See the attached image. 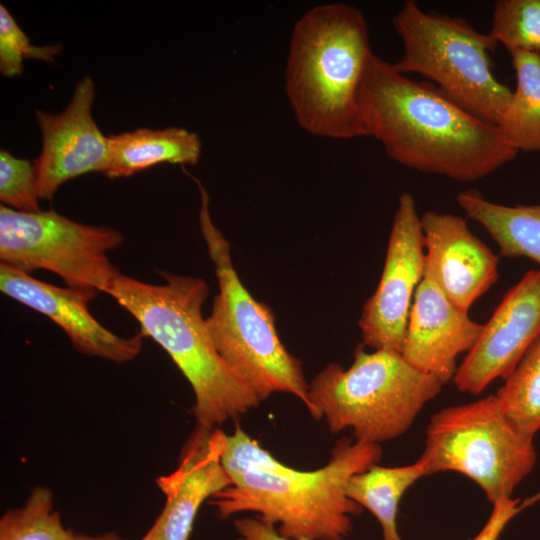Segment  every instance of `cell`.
Masks as SVG:
<instances>
[{
  "instance_id": "obj_1",
  "label": "cell",
  "mask_w": 540,
  "mask_h": 540,
  "mask_svg": "<svg viewBox=\"0 0 540 540\" xmlns=\"http://www.w3.org/2000/svg\"><path fill=\"white\" fill-rule=\"evenodd\" d=\"M365 136L399 164L473 182L518 151L499 128L467 111L432 83L415 81L372 54L358 94Z\"/></svg>"
},
{
  "instance_id": "obj_2",
  "label": "cell",
  "mask_w": 540,
  "mask_h": 540,
  "mask_svg": "<svg viewBox=\"0 0 540 540\" xmlns=\"http://www.w3.org/2000/svg\"><path fill=\"white\" fill-rule=\"evenodd\" d=\"M382 448L343 437L327 464L297 470L276 459L239 425L224 436L221 462L232 484L212 497L221 518L253 512L288 539L344 540L363 508L349 480L379 462Z\"/></svg>"
},
{
  "instance_id": "obj_3",
  "label": "cell",
  "mask_w": 540,
  "mask_h": 540,
  "mask_svg": "<svg viewBox=\"0 0 540 540\" xmlns=\"http://www.w3.org/2000/svg\"><path fill=\"white\" fill-rule=\"evenodd\" d=\"M165 283H145L122 274L106 294L113 297L171 357L192 387L199 426L214 429L257 407L261 400L218 353L202 305L209 289L198 277L159 271Z\"/></svg>"
},
{
  "instance_id": "obj_4",
  "label": "cell",
  "mask_w": 540,
  "mask_h": 540,
  "mask_svg": "<svg viewBox=\"0 0 540 540\" xmlns=\"http://www.w3.org/2000/svg\"><path fill=\"white\" fill-rule=\"evenodd\" d=\"M373 52L363 13L326 3L295 22L285 66V94L307 133L338 140L365 136L358 94Z\"/></svg>"
},
{
  "instance_id": "obj_5",
  "label": "cell",
  "mask_w": 540,
  "mask_h": 540,
  "mask_svg": "<svg viewBox=\"0 0 540 540\" xmlns=\"http://www.w3.org/2000/svg\"><path fill=\"white\" fill-rule=\"evenodd\" d=\"M443 385L399 352L358 347L348 369L332 363L315 376L308 411L332 433L350 428L356 441L380 445L407 432Z\"/></svg>"
},
{
  "instance_id": "obj_6",
  "label": "cell",
  "mask_w": 540,
  "mask_h": 540,
  "mask_svg": "<svg viewBox=\"0 0 540 540\" xmlns=\"http://www.w3.org/2000/svg\"><path fill=\"white\" fill-rule=\"evenodd\" d=\"M193 179L201 195L200 230L219 287L206 318L218 353L261 401L274 393H289L309 409V385L301 361L282 344L270 307L254 299L242 284L232 264L230 244L210 215L208 193Z\"/></svg>"
},
{
  "instance_id": "obj_7",
  "label": "cell",
  "mask_w": 540,
  "mask_h": 540,
  "mask_svg": "<svg viewBox=\"0 0 540 540\" xmlns=\"http://www.w3.org/2000/svg\"><path fill=\"white\" fill-rule=\"evenodd\" d=\"M393 26L403 43L402 74L429 79L461 107L496 125L512 91L493 73L491 53L497 42L466 20L423 11L407 0L394 15Z\"/></svg>"
},
{
  "instance_id": "obj_8",
  "label": "cell",
  "mask_w": 540,
  "mask_h": 540,
  "mask_svg": "<svg viewBox=\"0 0 540 540\" xmlns=\"http://www.w3.org/2000/svg\"><path fill=\"white\" fill-rule=\"evenodd\" d=\"M419 459L428 475L444 471L465 475L493 504L511 497L533 469L537 455L533 438L507 417L496 395H489L435 413Z\"/></svg>"
},
{
  "instance_id": "obj_9",
  "label": "cell",
  "mask_w": 540,
  "mask_h": 540,
  "mask_svg": "<svg viewBox=\"0 0 540 540\" xmlns=\"http://www.w3.org/2000/svg\"><path fill=\"white\" fill-rule=\"evenodd\" d=\"M123 235L71 220L54 209L36 213L0 206V263L23 272L50 271L68 287L107 293L120 271L107 253Z\"/></svg>"
},
{
  "instance_id": "obj_10",
  "label": "cell",
  "mask_w": 540,
  "mask_h": 540,
  "mask_svg": "<svg viewBox=\"0 0 540 540\" xmlns=\"http://www.w3.org/2000/svg\"><path fill=\"white\" fill-rule=\"evenodd\" d=\"M424 267L420 216L414 197L404 192L393 218L380 281L358 322L365 346L402 353L412 297Z\"/></svg>"
},
{
  "instance_id": "obj_11",
  "label": "cell",
  "mask_w": 540,
  "mask_h": 540,
  "mask_svg": "<svg viewBox=\"0 0 540 540\" xmlns=\"http://www.w3.org/2000/svg\"><path fill=\"white\" fill-rule=\"evenodd\" d=\"M540 335V269L528 271L510 288L457 368L453 382L479 394L493 380L506 379Z\"/></svg>"
},
{
  "instance_id": "obj_12",
  "label": "cell",
  "mask_w": 540,
  "mask_h": 540,
  "mask_svg": "<svg viewBox=\"0 0 540 540\" xmlns=\"http://www.w3.org/2000/svg\"><path fill=\"white\" fill-rule=\"evenodd\" d=\"M94 81L86 76L75 86L72 98L59 114L36 110L42 149L34 160L39 199L51 200L66 181L89 172L104 173L108 162V137L92 116Z\"/></svg>"
},
{
  "instance_id": "obj_13",
  "label": "cell",
  "mask_w": 540,
  "mask_h": 540,
  "mask_svg": "<svg viewBox=\"0 0 540 540\" xmlns=\"http://www.w3.org/2000/svg\"><path fill=\"white\" fill-rule=\"evenodd\" d=\"M0 290L17 302L43 314L59 326L80 353L115 363L133 360L141 351V332L128 338L105 328L89 312L98 292L58 287L0 263Z\"/></svg>"
},
{
  "instance_id": "obj_14",
  "label": "cell",
  "mask_w": 540,
  "mask_h": 540,
  "mask_svg": "<svg viewBox=\"0 0 540 540\" xmlns=\"http://www.w3.org/2000/svg\"><path fill=\"white\" fill-rule=\"evenodd\" d=\"M425 249L424 278L459 309L473 303L498 279V256L460 216L426 211L420 217Z\"/></svg>"
},
{
  "instance_id": "obj_15",
  "label": "cell",
  "mask_w": 540,
  "mask_h": 540,
  "mask_svg": "<svg viewBox=\"0 0 540 540\" xmlns=\"http://www.w3.org/2000/svg\"><path fill=\"white\" fill-rule=\"evenodd\" d=\"M224 436L221 430L198 425L178 467L156 480L166 502L142 540H189L202 503L232 484L221 462Z\"/></svg>"
},
{
  "instance_id": "obj_16",
  "label": "cell",
  "mask_w": 540,
  "mask_h": 540,
  "mask_svg": "<svg viewBox=\"0 0 540 540\" xmlns=\"http://www.w3.org/2000/svg\"><path fill=\"white\" fill-rule=\"evenodd\" d=\"M482 329L483 324L473 321L423 277L413 297L401 354L446 384L457 371L458 356L471 350Z\"/></svg>"
},
{
  "instance_id": "obj_17",
  "label": "cell",
  "mask_w": 540,
  "mask_h": 540,
  "mask_svg": "<svg viewBox=\"0 0 540 540\" xmlns=\"http://www.w3.org/2000/svg\"><path fill=\"white\" fill-rule=\"evenodd\" d=\"M200 155L199 136L185 128H138L108 136V162L103 174L114 179L162 163L195 165Z\"/></svg>"
},
{
  "instance_id": "obj_18",
  "label": "cell",
  "mask_w": 540,
  "mask_h": 540,
  "mask_svg": "<svg viewBox=\"0 0 540 540\" xmlns=\"http://www.w3.org/2000/svg\"><path fill=\"white\" fill-rule=\"evenodd\" d=\"M456 201L490 234L501 255L528 257L540 265V204L501 205L473 190L459 193Z\"/></svg>"
},
{
  "instance_id": "obj_19",
  "label": "cell",
  "mask_w": 540,
  "mask_h": 540,
  "mask_svg": "<svg viewBox=\"0 0 540 540\" xmlns=\"http://www.w3.org/2000/svg\"><path fill=\"white\" fill-rule=\"evenodd\" d=\"M425 463L384 467L377 464L354 475L348 482V497L369 510L379 522L383 540H402L397 527L400 499L420 478L427 476Z\"/></svg>"
},
{
  "instance_id": "obj_20",
  "label": "cell",
  "mask_w": 540,
  "mask_h": 540,
  "mask_svg": "<svg viewBox=\"0 0 540 540\" xmlns=\"http://www.w3.org/2000/svg\"><path fill=\"white\" fill-rule=\"evenodd\" d=\"M510 55L516 86L496 126L518 153H540V53Z\"/></svg>"
},
{
  "instance_id": "obj_21",
  "label": "cell",
  "mask_w": 540,
  "mask_h": 540,
  "mask_svg": "<svg viewBox=\"0 0 540 540\" xmlns=\"http://www.w3.org/2000/svg\"><path fill=\"white\" fill-rule=\"evenodd\" d=\"M496 397L516 427L534 438L540 431V335L505 379Z\"/></svg>"
},
{
  "instance_id": "obj_22",
  "label": "cell",
  "mask_w": 540,
  "mask_h": 540,
  "mask_svg": "<svg viewBox=\"0 0 540 540\" xmlns=\"http://www.w3.org/2000/svg\"><path fill=\"white\" fill-rule=\"evenodd\" d=\"M53 508V496L46 487H36L26 503L7 511L0 520V540H72Z\"/></svg>"
},
{
  "instance_id": "obj_23",
  "label": "cell",
  "mask_w": 540,
  "mask_h": 540,
  "mask_svg": "<svg viewBox=\"0 0 540 540\" xmlns=\"http://www.w3.org/2000/svg\"><path fill=\"white\" fill-rule=\"evenodd\" d=\"M491 37L510 53H540V0L494 3Z\"/></svg>"
},
{
  "instance_id": "obj_24",
  "label": "cell",
  "mask_w": 540,
  "mask_h": 540,
  "mask_svg": "<svg viewBox=\"0 0 540 540\" xmlns=\"http://www.w3.org/2000/svg\"><path fill=\"white\" fill-rule=\"evenodd\" d=\"M0 200L2 205L25 212H40L34 163L0 151Z\"/></svg>"
},
{
  "instance_id": "obj_25",
  "label": "cell",
  "mask_w": 540,
  "mask_h": 540,
  "mask_svg": "<svg viewBox=\"0 0 540 540\" xmlns=\"http://www.w3.org/2000/svg\"><path fill=\"white\" fill-rule=\"evenodd\" d=\"M60 51L58 44L33 45L7 8L0 5V70L4 76L20 75L26 58L51 62Z\"/></svg>"
},
{
  "instance_id": "obj_26",
  "label": "cell",
  "mask_w": 540,
  "mask_h": 540,
  "mask_svg": "<svg viewBox=\"0 0 540 540\" xmlns=\"http://www.w3.org/2000/svg\"><path fill=\"white\" fill-rule=\"evenodd\" d=\"M518 502L511 497L495 501L487 522L471 540H498L506 525L522 509Z\"/></svg>"
},
{
  "instance_id": "obj_27",
  "label": "cell",
  "mask_w": 540,
  "mask_h": 540,
  "mask_svg": "<svg viewBox=\"0 0 540 540\" xmlns=\"http://www.w3.org/2000/svg\"><path fill=\"white\" fill-rule=\"evenodd\" d=\"M234 526L243 540H309L285 538L272 525L265 523L257 516L236 519Z\"/></svg>"
},
{
  "instance_id": "obj_28",
  "label": "cell",
  "mask_w": 540,
  "mask_h": 540,
  "mask_svg": "<svg viewBox=\"0 0 540 540\" xmlns=\"http://www.w3.org/2000/svg\"><path fill=\"white\" fill-rule=\"evenodd\" d=\"M72 540H116V539L113 538V537H108V536H105V537H88V536L74 534Z\"/></svg>"
}]
</instances>
